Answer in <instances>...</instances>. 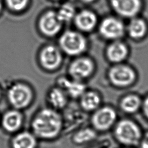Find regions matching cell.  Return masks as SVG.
Segmentation results:
<instances>
[{"label":"cell","mask_w":148,"mask_h":148,"mask_svg":"<svg viewBox=\"0 0 148 148\" xmlns=\"http://www.w3.org/2000/svg\"><path fill=\"white\" fill-rule=\"evenodd\" d=\"M64 128V120L60 112L45 106L34 113L29 130L40 142H52L60 137Z\"/></svg>","instance_id":"obj_1"},{"label":"cell","mask_w":148,"mask_h":148,"mask_svg":"<svg viewBox=\"0 0 148 148\" xmlns=\"http://www.w3.org/2000/svg\"><path fill=\"white\" fill-rule=\"evenodd\" d=\"M114 142L119 147L138 148L145 132L142 125L132 117H120L111 132Z\"/></svg>","instance_id":"obj_2"},{"label":"cell","mask_w":148,"mask_h":148,"mask_svg":"<svg viewBox=\"0 0 148 148\" xmlns=\"http://www.w3.org/2000/svg\"><path fill=\"white\" fill-rule=\"evenodd\" d=\"M9 107L24 111L33 105L36 100V94L32 87L21 82L12 83L4 93Z\"/></svg>","instance_id":"obj_3"},{"label":"cell","mask_w":148,"mask_h":148,"mask_svg":"<svg viewBox=\"0 0 148 148\" xmlns=\"http://www.w3.org/2000/svg\"><path fill=\"white\" fill-rule=\"evenodd\" d=\"M119 113L116 106L111 103H104L89 114V124L99 135L111 132L119 119Z\"/></svg>","instance_id":"obj_4"},{"label":"cell","mask_w":148,"mask_h":148,"mask_svg":"<svg viewBox=\"0 0 148 148\" xmlns=\"http://www.w3.org/2000/svg\"><path fill=\"white\" fill-rule=\"evenodd\" d=\"M108 80L111 86L118 90H125L134 86L138 80L135 71L124 64H115L108 73Z\"/></svg>","instance_id":"obj_5"},{"label":"cell","mask_w":148,"mask_h":148,"mask_svg":"<svg viewBox=\"0 0 148 148\" xmlns=\"http://www.w3.org/2000/svg\"><path fill=\"white\" fill-rule=\"evenodd\" d=\"M60 47L68 56H78L87 49V42L84 36L74 31L64 32L59 39Z\"/></svg>","instance_id":"obj_6"},{"label":"cell","mask_w":148,"mask_h":148,"mask_svg":"<svg viewBox=\"0 0 148 148\" xmlns=\"http://www.w3.org/2000/svg\"><path fill=\"white\" fill-rule=\"evenodd\" d=\"M25 118L23 111L9 107L0 116V128L11 136L24 128Z\"/></svg>","instance_id":"obj_7"},{"label":"cell","mask_w":148,"mask_h":148,"mask_svg":"<svg viewBox=\"0 0 148 148\" xmlns=\"http://www.w3.org/2000/svg\"><path fill=\"white\" fill-rule=\"evenodd\" d=\"M143 102V95L138 93L130 91L119 97L117 108L124 116L132 117L140 113Z\"/></svg>","instance_id":"obj_8"},{"label":"cell","mask_w":148,"mask_h":148,"mask_svg":"<svg viewBox=\"0 0 148 148\" xmlns=\"http://www.w3.org/2000/svg\"><path fill=\"white\" fill-rule=\"evenodd\" d=\"M99 33L105 39L116 41L120 40L126 32L123 21L116 17H107L101 21Z\"/></svg>","instance_id":"obj_9"},{"label":"cell","mask_w":148,"mask_h":148,"mask_svg":"<svg viewBox=\"0 0 148 148\" xmlns=\"http://www.w3.org/2000/svg\"><path fill=\"white\" fill-rule=\"evenodd\" d=\"M95 69L92 60L88 58H80L70 64L68 72L70 78L85 82L92 75Z\"/></svg>","instance_id":"obj_10"},{"label":"cell","mask_w":148,"mask_h":148,"mask_svg":"<svg viewBox=\"0 0 148 148\" xmlns=\"http://www.w3.org/2000/svg\"><path fill=\"white\" fill-rule=\"evenodd\" d=\"M78 107L86 114H90L104 103V97L100 91L87 89L77 100Z\"/></svg>","instance_id":"obj_11"},{"label":"cell","mask_w":148,"mask_h":148,"mask_svg":"<svg viewBox=\"0 0 148 148\" xmlns=\"http://www.w3.org/2000/svg\"><path fill=\"white\" fill-rule=\"evenodd\" d=\"M114 11L120 16L132 18L136 17L142 9L141 0H109Z\"/></svg>","instance_id":"obj_12"},{"label":"cell","mask_w":148,"mask_h":148,"mask_svg":"<svg viewBox=\"0 0 148 148\" xmlns=\"http://www.w3.org/2000/svg\"><path fill=\"white\" fill-rule=\"evenodd\" d=\"M40 142L30 130L23 128L10 136L9 148H39Z\"/></svg>","instance_id":"obj_13"},{"label":"cell","mask_w":148,"mask_h":148,"mask_svg":"<svg viewBox=\"0 0 148 148\" xmlns=\"http://www.w3.org/2000/svg\"><path fill=\"white\" fill-rule=\"evenodd\" d=\"M70 100L64 89L57 85L50 88L46 95V106L60 112L67 108Z\"/></svg>","instance_id":"obj_14"},{"label":"cell","mask_w":148,"mask_h":148,"mask_svg":"<svg viewBox=\"0 0 148 148\" xmlns=\"http://www.w3.org/2000/svg\"><path fill=\"white\" fill-rule=\"evenodd\" d=\"M99 136V134L89 124L83 125L74 130L71 140L75 146H88L97 142Z\"/></svg>","instance_id":"obj_15"},{"label":"cell","mask_w":148,"mask_h":148,"mask_svg":"<svg viewBox=\"0 0 148 148\" xmlns=\"http://www.w3.org/2000/svg\"><path fill=\"white\" fill-rule=\"evenodd\" d=\"M62 23L59 20L56 12L48 11L40 19L39 27L41 33L47 37H53L60 32Z\"/></svg>","instance_id":"obj_16"},{"label":"cell","mask_w":148,"mask_h":148,"mask_svg":"<svg viewBox=\"0 0 148 148\" xmlns=\"http://www.w3.org/2000/svg\"><path fill=\"white\" fill-rule=\"evenodd\" d=\"M62 60V53L56 46L49 45L42 50L40 54V62L46 70L52 71L58 69Z\"/></svg>","instance_id":"obj_17"},{"label":"cell","mask_w":148,"mask_h":148,"mask_svg":"<svg viewBox=\"0 0 148 148\" xmlns=\"http://www.w3.org/2000/svg\"><path fill=\"white\" fill-rule=\"evenodd\" d=\"M57 85L64 89L71 100L77 101L88 88L85 82L66 77L58 79Z\"/></svg>","instance_id":"obj_18"},{"label":"cell","mask_w":148,"mask_h":148,"mask_svg":"<svg viewBox=\"0 0 148 148\" xmlns=\"http://www.w3.org/2000/svg\"><path fill=\"white\" fill-rule=\"evenodd\" d=\"M74 21L77 29L86 33L93 30L97 24V15L89 10H83L76 13Z\"/></svg>","instance_id":"obj_19"},{"label":"cell","mask_w":148,"mask_h":148,"mask_svg":"<svg viewBox=\"0 0 148 148\" xmlns=\"http://www.w3.org/2000/svg\"><path fill=\"white\" fill-rule=\"evenodd\" d=\"M127 46L120 40L113 41L106 50V56L109 61L114 64H121L127 57Z\"/></svg>","instance_id":"obj_20"},{"label":"cell","mask_w":148,"mask_h":148,"mask_svg":"<svg viewBox=\"0 0 148 148\" xmlns=\"http://www.w3.org/2000/svg\"><path fill=\"white\" fill-rule=\"evenodd\" d=\"M126 31L130 38L135 40L140 39L146 36L148 26L144 19L134 17L131 18Z\"/></svg>","instance_id":"obj_21"},{"label":"cell","mask_w":148,"mask_h":148,"mask_svg":"<svg viewBox=\"0 0 148 148\" xmlns=\"http://www.w3.org/2000/svg\"><path fill=\"white\" fill-rule=\"evenodd\" d=\"M56 14L62 23H68L74 19L76 13L75 7L72 4L66 3L59 9Z\"/></svg>","instance_id":"obj_22"},{"label":"cell","mask_w":148,"mask_h":148,"mask_svg":"<svg viewBox=\"0 0 148 148\" xmlns=\"http://www.w3.org/2000/svg\"><path fill=\"white\" fill-rule=\"evenodd\" d=\"M29 0H6L7 6L11 10L21 11L27 7Z\"/></svg>","instance_id":"obj_23"},{"label":"cell","mask_w":148,"mask_h":148,"mask_svg":"<svg viewBox=\"0 0 148 148\" xmlns=\"http://www.w3.org/2000/svg\"><path fill=\"white\" fill-rule=\"evenodd\" d=\"M140 113L145 120L148 123V92L143 95V102Z\"/></svg>","instance_id":"obj_24"},{"label":"cell","mask_w":148,"mask_h":148,"mask_svg":"<svg viewBox=\"0 0 148 148\" xmlns=\"http://www.w3.org/2000/svg\"><path fill=\"white\" fill-rule=\"evenodd\" d=\"M84 148H109V147L107 146V144L105 143H95L90 145L89 146H86Z\"/></svg>","instance_id":"obj_25"},{"label":"cell","mask_w":148,"mask_h":148,"mask_svg":"<svg viewBox=\"0 0 148 148\" xmlns=\"http://www.w3.org/2000/svg\"><path fill=\"white\" fill-rule=\"evenodd\" d=\"M3 97H4V91H3L2 89L0 86V102L1 101Z\"/></svg>","instance_id":"obj_26"},{"label":"cell","mask_w":148,"mask_h":148,"mask_svg":"<svg viewBox=\"0 0 148 148\" xmlns=\"http://www.w3.org/2000/svg\"><path fill=\"white\" fill-rule=\"evenodd\" d=\"M81 1L85 3H90L93 2L95 0H81Z\"/></svg>","instance_id":"obj_27"},{"label":"cell","mask_w":148,"mask_h":148,"mask_svg":"<svg viewBox=\"0 0 148 148\" xmlns=\"http://www.w3.org/2000/svg\"><path fill=\"white\" fill-rule=\"evenodd\" d=\"M2 3H1V1H0V12H1V11L2 10Z\"/></svg>","instance_id":"obj_28"},{"label":"cell","mask_w":148,"mask_h":148,"mask_svg":"<svg viewBox=\"0 0 148 148\" xmlns=\"http://www.w3.org/2000/svg\"><path fill=\"white\" fill-rule=\"evenodd\" d=\"M118 148H128V147H119Z\"/></svg>","instance_id":"obj_29"},{"label":"cell","mask_w":148,"mask_h":148,"mask_svg":"<svg viewBox=\"0 0 148 148\" xmlns=\"http://www.w3.org/2000/svg\"><path fill=\"white\" fill-rule=\"evenodd\" d=\"M53 1H60V0H53Z\"/></svg>","instance_id":"obj_30"},{"label":"cell","mask_w":148,"mask_h":148,"mask_svg":"<svg viewBox=\"0 0 148 148\" xmlns=\"http://www.w3.org/2000/svg\"><path fill=\"white\" fill-rule=\"evenodd\" d=\"M0 116H1V114H0Z\"/></svg>","instance_id":"obj_31"}]
</instances>
